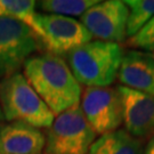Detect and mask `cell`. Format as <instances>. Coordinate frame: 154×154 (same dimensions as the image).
I'll return each instance as SVG.
<instances>
[{"label":"cell","mask_w":154,"mask_h":154,"mask_svg":"<svg viewBox=\"0 0 154 154\" xmlns=\"http://www.w3.org/2000/svg\"><path fill=\"white\" fill-rule=\"evenodd\" d=\"M24 77L54 116L79 105L82 89L66 62L45 53L31 56L24 64Z\"/></svg>","instance_id":"6da1fadb"},{"label":"cell","mask_w":154,"mask_h":154,"mask_svg":"<svg viewBox=\"0 0 154 154\" xmlns=\"http://www.w3.org/2000/svg\"><path fill=\"white\" fill-rule=\"evenodd\" d=\"M119 44L90 41L67 54L69 67L80 85L110 87L116 81L123 58Z\"/></svg>","instance_id":"7a4b0ae2"},{"label":"cell","mask_w":154,"mask_h":154,"mask_svg":"<svg viewBox=\"0 0 154 154\" xmlns=\"http://www.w3.org/2000/svg\"><path fill=\"white\" fill-rule=\"evenodd\" d=\"M0 107L7 121H20L38 129L49 128L55 116L22 73L0 81Z\"/></svg>","instance_id":"3957f363"},{"label":"cell","mask_w":154,"mask_h":154,"mask_svg":"<svg viewBox=\"0 0 154 154\" xmlns=\"http://www.w3.org/2000/svg\"><path fill=\"white\" fill-rule=\"evenodd\" d=\"M45 136L44 154H88L96 132L77 105L56 116Z\"/></svg>","instance_id":"277c9868"},{"label":"cell","mask_w":154,"mask_h":154,"mask_svg":"<svg viewBox=\"0 0 154 154\" xmlns=\"http://www.w3.org/2000/svg\"><path fill=\"white\" fill-rule=\"evenodd\" d=\"M40 48L37 37L24 23L11 16H0V81L18 73Z\"/></svg>","instance_id":"5b68a950"},{"label":"cell","mask_w":154,"mask_h":154,"mask_svg":"<svg viewBox=\"0 0 154 154\" xmlns=\"http://www.w3.org/2000/svg\"><path fill=\"white\" fill-rule=\"evenodd\" d=\"M80 107L96 135L116 131L123 123L122 100L118 88H86L81 95Z\"/></svg>","instance_id":"8992f818"},{"label":"cell","mask_w":154,"mask_h":154,"mask_svg":"<svg viewBox=\"0 0 154 154\" xmlns=\"http://www.w3.org/2000/svg\"><path fill=\"white\" fill-rule=\"evenodd\" d=\"M39 25L42 31L40 47L60 57L93 40L82 23L72 17L39 14Z\"/></svg>","instance_id":"52a82bcc"},{"label":"cell","mask_w":154,"mask_h":154,"mask_svg":"<svg viewBox=\"0 0 154 154\" xmlns=\"http://www.w3.org/2000/svg\"><path fill=\"white\" fill-rule=\"evenodd\" d=\"M129 9L125 1H98L81 16V23L93 38L105 42L119 44L127 37Z\"/></svg>","instance_id":"ba28073f"},{"label":"cell","mask_w":154,"mask_h":154,"mask_svg":"<svg viewBox=\"0 0 154 154\" xmlns=\"http://www.w3.org/2000/svg\"><path fill=\"white\" fill-rule=\"evenodd\" d=\"M123 109V125L134 137L143 139L154 135V97L119 86Z\"/></svg>","instance_id":"9c48e42d"},{"label":"cell","mask_w":154,"mask_h":154,"mask_svg":"<svg viewBox=\"0 0 154 154\" xmlns=\"http://www.w3.org/2000/svg\"><path fill=\"white\" fill-rule=\"evenodd\" d=\"M46 136L40 129L20 121H13L0 128L1 154H41Z\"/></svg>","instance_id":"30bf717a"},{"label":"cell","mask_w":154,"mask_h":154,"mask_svg":"<svg viewBox=\"0 0 154 154\" xmlns=\"http://www.w3.org/2000/svg\"><path fill=\"white\" fill-rule=\"evenodd\" d=\"M118 77L123 87L154 97V58L149 54L135 50L127 53Z\"/></svg>","instance_id":"8fae6325"},{"label":"cell","mask_w":154,"mask_h":154,"mask_svg":"<svg viewBox=\"0 0 154 154\" xmlns=\"http://www.w3.org/2000/svg\"><path fill=\"white\" fill-rule=\"evenodd\" d=\"M143 142L126 129L100 135L95 139L88 154H143Z\"/></svg>","instance_id":"7c38bea8"},{"label":"cell","mask_w":154,"mask_h":154,"mask_svg":"<svg viewBox=\"0 0 154 154\" xmlns=\"http://www.w3.org/2000/svg\"><path fill=\"white\" fill-rule=\"evenodd\" d=\"M1 4L8 16L16 18L32 30L40 44L42 31L39 25V13L35 11L37 2L31 0H1Z\"/></svg>","instance_id":"4fadbf2b"},{"label":"cell","mask_w":154,"mask_h":154,"mask_svg":"<svg viewBox=\"0 0 154 154\" xmlns=\"http://www.w3.org/2000/svg\"><path fill=\"white\" fill-rule=\"evenodd\" d=\"M97 2V0H44L40 1L38 6L46 14L81 17Z\"/></svg>","instance_id":"5bb4252c"},{"label":"cell","mask_w":154,"mask_h":154,"mask_svg":"<svg viewBox=\"0 0 154 154\" xmlns=\"http://www.w3.org/2000/svg\"><path fill=\"white\" fill-rule=\"evenodd\" d=\"M125 4L129 9L127 35L131 38L154 16V0H128Z\"/></svg>","instance_id":"9a60e30c"},{"label":"cell","mask_w":154,"mask_h":154,"mask_svg":"<svg viewBox=\"0 0 154 154\" xmlns=\"http://www.w3.org/2000/svg\"><path fill=\"white\" fill-rule=\"evenodd\" d=\"M128 44L131 47L140 49L154 50V16L134 37L129 39Z\"/></svg>","instance_id":"2e32d148"},{"label":"cell","mask_w":154,"mask_h":154,"mask_svg":"<svg viewBox=\"0 0 154 154\" xmlns=\"http://www.w3.org/2000/svg\"><path fill=\"white\" fill-rule=\"evenodd\" d=\"M143 154H154V135L149 137V140L146 147L144 149V153Z\"/></svg>","instance_id":"e0dca14e"},{"label":"cell","mask_w":154,"mask_h":154,"mask_svg":"<svg viewBox=\"0 0 154 154\" xmlns=\"http://www.w3.org/2000/svg\"><path fill=\"white\" fill-rule=\"evenodd\" d=\"M0 16H8V14H7V11H6L5 7L4 5L1 4V0H0Z\"/></svg>","instance_id":"ac0fdd59"},{"label":"cell","mask_w":154,"mask_h":154,"mask_svg":"<svg viewBox=\"0 0 154 154\" xmlns=\"http://www.w3.org/2000/svg\"><path fill=\"white\" fill-rule=\"evenodd\" d=\"M2 119H4V114H2V111H1V107H0V122L2 121Z\"/></svg>","instance_id":"d6986e66"},{"label":"cell","mask_w":154,"mask_h":154,"mask_svg":"<svg viewBox=\"0 0 154 154\" xmlns=\"http://www.w3.org/2000/svg\"><path fill=\"white\" fill-rule=\"evenodd\" d=\"M153 58H154V54H153Z\"/></svg>","instance_id":"ffe728a7"},{"label":"cell","mask_w":154,"mask_h":154,"mask_svg":"<svg viewBox=\"0 0 154 154\" xmlns=\"http://www.w3.org/2000/svg\"><path fill=\"white\" fill-rule=\"evenodd\" d=\"M0 154H1V153H0Z\"/></svg>","instance_id":"44dd1931"}]
</instances>
